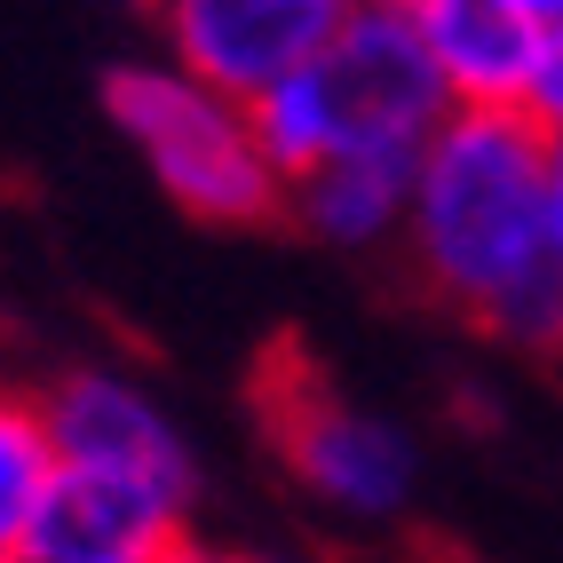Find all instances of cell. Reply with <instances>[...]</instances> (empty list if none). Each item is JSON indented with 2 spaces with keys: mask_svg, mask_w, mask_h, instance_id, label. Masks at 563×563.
Instances as JSON below:
<instances>
[{
  "mask_svg": "<svg viewBox=\"0 0 563 563\" xmlns=\"http://www.w3.org/2000/svg\"><path fill=\"white\" fill-rule=\"evenodd\" d=\"M555 357H563V350H555Z\"/></svg>",
  "mask_w": 563,
  "mask_h": 563,
  "instance_id": "16",
  "label": "cell"
},
{
  "mask_svg": "<svg viewBox=\"0 0 563 563\" xmlns=\"http://www.w3.org/2000/svg\"><path fill=\"white\" fill-rule=\"evenodd\" d=\"M120 9H152V0H120Z\"/></svg>",
  "mask_w": 563,
  "mask_h": 563,
  "instance_id": "15",
  "label": "cell"
},
{
  "mask_svg": "<svg viewBox=\"0 0 563 563\" xmlns=\"http://www.w3.org/2000/svg\"><path fill=\"white\" fill-rule=\"evenodd\" d=\"M48 476H56V444H48L41 389L0 382V563H24L32 516L48 500Z\"/></svg>",
  "mask_w": 563,
  "mask_h": 563,
  "instance_id": "10",
  "label": "cell"
},
{
  "mask_svg": "<svg viewBox=\"0 0 563 563\" xmlns=\"http://www.w3.org/2000/svg\"><path fill=\"white\" fill-rule=\"evenodd\" d=\"M405 262L429 302L516 350H563L548 135L516 103H453L412 152Z\"/></svg>",
  "mask_w": 563,
  "mask_h": 563,
  "instance_id": "1",
  "label": "cell"
},
{
  "mask_svg": "<svg viewBox=\"0 0 563 563\" xmlns=\"http://www.w3.org/2000/svg\"><path fill=\"white\" fill-rule=\"evenodd\" d=\"M412 41L429 48L453 103H516L540 48V16L523 0H397Z\"/></svg>",
  "mask_w": 563,
  "mask_h": 563,
  "instance_id": "8",
  "label": "cell"
},
{
  "mask_svg": "<svg viewBox=\"0 0 563 563\" xmlns=\"http://www.w3.org/2000/svg\"><path fill=\"white\" fill-rule=\"evenodd\" d=\"M357 9L365 0H152L167 64H183L191 80L239 96V103L278 88L310 56H325V41Z\"/></svg>",
  "mask_w": 563,
  "mask_h": 563,
  "instance_id": "5",
  "label": "cell"
},
{
  "mask_svg": "<svg viewBox=\"0 0 563 563\" xmlns=\"http://www.w3.org/2000/svg\"><path fill=\"white\" fill-rule=\"evenodd\" d=\"M103 111H111V128L135 143V159L152 167V183L191 222L239 231V222L286 214V175L271 167V152H262L254 111L239 96L191 80L183 64H167V56L111 64Z\"/></svg>",
  "mask_w": 563,
  "mask_h": 563,
  "instance_id": "3",
  "label": "cell"
},
{
  "mask_svg": "<svg viewBox=\"0 0 563 563\" xmlns=\"http://www.w3.org/2000/svg\"><path fill=\"white\" fill-rule=\"evenodd\" d=\"M254 405H262V429H271L286 476L318 508H333L342 523H389L412 508V493H421V444H412L405 421L342 397L294 350L271 357Z\"/></svg>",
  "mask_w": 563,
  "mask_h": 563,
  "instance_id": "4",
  "label": "cell"
},
{
  "mask_svg": "<svg viewBox=\"0 0 563 563\" xmlns=\"http://www.w3.org/2000/svg\"><path fill=\"white\" fill-rule=\"evenodd\" d=\"M48 412V444L64 468H103V476H135V484H167V493L199 500V453L183 421L159 405L152 382H135L128 365H71L41 389Z\"/></svg>",
  "mask_w": 563,
  "mask_h": 563,
  "instance_id": "6",
  "label": "cell"
},
{
  "mask_svg": "<svg viewBox=\"0 0 563 563\" xmlns=\"http://www.w3.org/2000/svg\"><path fill=\"white\" fill-rule=\"evenodd\" d=\"M167 563H271V555H246V548H199V540H183Z\"/></svg>",
  "mask_w": 563,
  "mask_h": 563,
  "instance_id": "12",
  "label": "cell"
},
{
  "mask_svg": "<svg viewBox=\"0 0 563 563\" xmlns=\"http://www.w3.org/2000/svg\"><path fill=\"white\" fill-rule=\"evenodd\" d=\"M523 9H532L540 24H563V0H523Z\"/></svg>",
  "mask_w": 563,
  "mask_h": 563,
  "instance_id": "14",
  "label": "cell"
},
{
  "mask_svg": "<svg viewBox=\"0 0 563 563\" xmlns=\"http://www.w3.org/2000/svg\"><path fill=\"white\" fill-rule=\"evenodd\" d=\"M405 199H412V152H397V143H357V152H333L286 183V214L342 254L405 239Z\"/></svg>",
  "mask_w": 563,
  "mask_h": 563,
  "instance_id": "9",
  "label": "cell"
},
{
  "mask_svg": "<svg viewBox=\"0 0 563 563\" xmlns=\"http://www.w3.org/2000/svg\"><path fill=\"white\" fill-rule=\"evenodd\" d=\"M516 111H523L548 143H563V24H540V48H532V71H523Z\"/></svg>",
  "mask_w": 563,
  "mask_h": 563,
  "instance_id": "11",
  "label": "cell"
},
{
  "mask_svg": "<svg viewBox=\"0 0 563 563\" xmlns=\"http://www.w3.org/2000/svg\"><path fill=\"white\" fill-rule=\"evenodd\" d=\"M246 111H254V135L271 152V167L294 183L302 167H318L333 152H357V143L421 152V135L453 111V96H444L437 64L412 41L397 0H365L325 41V56L286 71L278 88H262Z\"/></svg>",
  "mask_w": 563,
  "mask_h": 563,
  "instance_id": "2",
  "label": "cell"
},
{
  "mask_svg": "<svg viewBox=\"0 0 563 563\" xmlns=\"http://www.w3.org/2000/svg\"><path fill=\"white\" fill-rule=\"evenodd\" d=\"M548 214H555V246H563V143H548Z\"/></svg>",
  "mask_w": 563,
  "mask_h": 563,
  "instance_id": "13",
  "label": "cell"
},
{
  "mask_svg": "<svg viewBox=\"0 0 563 563\" xmlns=\"http://www.w3.org/2000/svg\"><path fill=\"white\" fill-rule=\"evenodd\" d=\"M183 540H191V493L56 461L24 563H167Z\"/></svg>",
  "mask_w": 563,
  "mask_h": 563,
  "instance_id": "7",
  "label": "cell"
}]
</instances>
